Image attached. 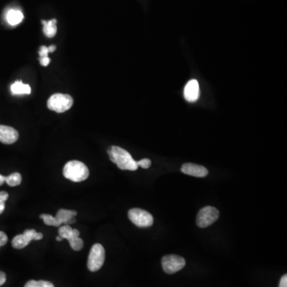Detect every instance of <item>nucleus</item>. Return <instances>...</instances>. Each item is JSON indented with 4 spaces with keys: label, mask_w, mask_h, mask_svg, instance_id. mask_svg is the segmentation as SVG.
I'll list each match as a JSON object with an SVG mask.
<instances>
[{
    "label": "nucleus",
    "mask_w": 287,
    "mask_h": 287,
    "mask_svg": "<svg viewBox=\"0 0 287 287\" xmlns=\"http://www.w3.org/2000/svg\"><path fill=\"white\" fill-rule=\"evenodd\" d=\"M9 195L7 191H0V215L2 214L5 209V202L8 200Z\"/></svg>",
    "instance_id": "20"
},
{
    "label": "nucleus",
    "mask_w": 287,
    "mask_h": 287,
    "mask_svg": "<svg viewBox=\"0 0 287 287\" xmlns=\"http://www.w3.org/2000/svg\"><path fill=\"white\" fill-rule=\"evenodd\" d=\"M162 267L165 272L173 274L182 270L185 267V259L177 255H168L161 259Z\"/></svg>",
    "instance_id": "7"
},
{
    "label": "nucleus",
    "mask_w": 287,
    "mask_h": 287,
    "mask_svg": "<svg viewBox=\"0 0 287 287\" xmlns=\"http://www.w3.org/2000/svg\"><path fill=\"white\" fill-rule=\"evenodd\" d=\"M7 281V276L5 273L0 271V286L4 285Z\"/></svg>",
    "instance_id": "26"
},
{
    "label": "nucleus",
    "mask_w": 287,
    "mask_h": 287,
    "mask_svg": "<svg viewBox=\"0 0 287 287\" xmlns=\"http://www.w3.org/2000/svg\"><path fill=\"white\" fill-rule=\"evenodd\" d=\"M44 238L42 233L37 232L34 229L25 230L22 235H18L12 239V247L15 249H23L29 245L30 241L41 240Z\"/></svg>",
    "instance_id": "9"
},
{
    "label": "nucleus",
    "mask_w": 287,
    "mask_h": 287,
    "mask_svg": "<svg viewBox=\"0 0 287 287\" xmlns=\"http://www.w3.org/2000/svg\"><path fill=\"white\" fill-rule=\"evenodd\" d=\"M105 259V252L102 244L96 243L90 250L87 267L91 272L98 271L103 266Z\"/></svg>",
    "instance_id": "4"
},
{
    "label": "nucleus",
    "mask_w": 287,
    "mask_h": 287,
    "mask_svg": "<svg viewBox=\"0 0 287 287\" xmlns=\"http://www.w3.org/2000/svg\"><path fill=\"white\" fill-rule=\"evenodd\" d=\"M24 287H55V285H53L51 281H44V280H40V281L30 280L25 284Z\"/></svg>",
    "instance_id": "18"
},
{
    "label": "nucleus",
    "mask_w": 287,
    "mask_h": 287,
    "mask_svg": "<svg viewBox=\"0 0 287 287\" xmlns=\"http://www.w3.org/2000/svg\"><path fill=\"white\" fill-rule=\"evenodd\" d=\"M39 62L41 66H47L51 62V59H50L49 57H46V58H39Z\"/></svg>",
    "instance_id": "24"
},
{
    "label": "nucleus",
    "mask_w": 287,
    "mask_h": 287,
    "mask_svg": "<svg viewBox=\"0 0 287 287\" xmlns=\"http://www.w3.org/2000/svg\"><path fill=\"white\" fill-rule=\"evenodd\" d=\"M11 90L13 94H29L31 92L30 86L23 84L22 81H15Z\"/></svg>",
    "instance_id": "16"
},
{
    "label": "nucleus",
    "mask_w": 287,
    "mask_h": 287,
    "mask_svg": "<svg viewBox=\"0 0 287 287\" xmlns=\"http://www.w3.org/2000/svg\"><path fill=\"white\" fill-rule=\"evenodd\" d=\"M40 218L44 220V223L47 224V225L54 226V227H60V226L62 225V224L57 220L55 216V217H53L51 215L43 214L40 216Z\"/></svg>",
    "instance_id": "19"
},
{
    "label": "nucleus",
    "mask_w": 287,
    "mask_h": 287,
    "mask_svg": "<svg viewBox=\"0 0 287 287\" xmlns=\"http://www.w3.org/2000/svg\"><path fill=\"white\" fill-rule=\"evenodd\" d=\"M278 287H287L286 274H284V275L281 277V280H280L279 286Z\"/></svg>",
    "instance_id": "25"
},
{
    "label": "nucleus",
    "mask_w": 287,
    "mask_h": 287,
    "mask_svg": "<svg viewBox=\"0 0 287 287\" xmlns=\"http://www.w3.org/2000/svg\"><path fill=\"white\" fill-rule=\"evenodd\" d=\"M132 223L139 227H151L153 224V217L149 212L141 209H132L128 213Z\"/></svg>",
    "instance_id": "8"
},
{
    "label": "nucleus",
    "mask_w": 287,
    "mask_h": 287,
    "mask_svg": "<svg viewBox=\"0 0 287 287\" xmlns=\"http://www.w3.org/2000/svg\"><path fill=\"white\" fill-rule=\"evenodd\" d=\"M90 175L87 166L78 160H71L66 163L63 168V176L65 178L73 182H81L87 180Z\"/></svg>",
    "instance_id": "2"
},
{
    "label": "nucleus",
    "mask_w": 287,
    "mask_h": 287,
    "mask_svg": "<svg viewBox=\"0 0 287 287\" xmlns=\"http://www.w3.org/2000/svg\"><path fill=\"white\" fill-rule=\"evenodd\" d=\"M56 240H57V241H62V238H61L60 236H58V237H57V238H56Z\"/></svg>",
    "instance_id": "29"
},
{
    "label": "nucleus",
    "mask_w": 287,
    "mask_h": 287,
    "mask_svg": "<svg viewBox=\"0 0 287 287\" xmlns=\"http://www.w3.org/2000/svg\"><path fill=\"white\" fill-rule=\"evenodd\" d=\"M48 50H49L50 53L54 52V51H55V50H56V47L54 45L50 46V47H48Z\"/></svg>",
    "instance_id": "28"
},
{
    "label": "nucleus",
    "mask_w": 287,
    "mask_h": 287,
    "mask_svg": "<svg viewBox=\"0 0 287 287\" xmlns=\"http://www.w3.org/2000/svg\"><path fill=\"white\" fill-rule=\"evenodd\" d=\"M23 20V14L19 10H10L7 14V21L10 25L16 26Z\"/></svg>",
    "instance_id": "15"
},
{
    "label": "nucleus",
    "mask_w": 287,
    "mask_h": 287,
    "mask_svg": "<svg viewBox=\"0 0 287 287\" xmlns=\"http://www.w3.org/2000/svg\"><path fill=\"white\" fill-rule=\"evenodd\" d=\"M5 178H6V177H4L3 175L0 174V186L3 185L5 183Z\"/></svg>",
    "instance_id": "27"
},
{
    "label": "nucleus",
    "mask_w": 287,
    "mask_h": 287,
    "mask_svg": "<svg viewBox=\"0 0 287 287\" xmlns=\"http://www.w3.org/2000/svg\"><path fill=\"white\" fill-rule=\"evenodd\" d=\"M58 234L62 239L66 238L69 241L70 247L73 251L79 252L83 249L84 242L81 238H79L80 232L78 230L73 229L70 225H64L59 227Z\"/></svg>",
    "instance_id": "5"
},
{
    "label": "nucleus",
    "mask_w": 287,
    "mask_h": 287,
    "mask_svg": "<svg viewBox=\"0 0 287 287\" xmlns=\"http://www.w3.org/2000/svg\"><path fill=\"white\" fill-rule=\"evenodd\" d=\"M5 182L11 186V187H15V186L19 185L22 182V176L19 173H14L10 175L5 178Z\"/></svg>",
    "instance_id": "17"
},
{
    "label": "nucleus",
    "mask_w": 287,
    "mask_h": 287,
    "mask_svg": "<svg viewBox=\"0 0 287 287\" xmlns=\"http://www.w3.org/2000/svg\"><path fill=\"white\" fill-rule=\"evenodd\" d=\"M77 213L76 211L60 209V210L57 212L55 218H56L57 220H58L61 224L65 223V225H70V224H73V223H75V216H77Z\"/></svg>",
    "instance_id": "13"
},
{
    "label": "nucleus",
    "mask_w": 287,
    "mask_h": 287,
    "mask_svg": "<svg viewBox=\"0 0 287 287\" xmlns=\"http://www.w3.org/2000/svg\"><path fill=\"white\" fill-rule=\"evenodd\" d=\"M110 160L116 163V166L121 170L136 171L138 169L137 161L132 157L130 152L124 148L118 146H111L108 149Z\"/></svg>",
    "instance_id": "1"
},
{
    "label": "nucleus",
    "mask_w": 287,
    "mask_h": 287,
    "mask_svg": "<svg viewBox=\"0 0 287 287\" xmlns=\"http://www.w3.org/2000/svg\"><path fill=\"white\" fill-rule=\"evenodd\" d=\"M19 139V133L17 130L10 126L0 125V142L12 145Z\"/></svg>",
    "instance_id": "10"
},
{
    "label": "nucleus",
    "mask_w": 287,
    "mask_h": 287,
    "mask_svg": "<svg viewBox=\"0 0 287 287\" xmlns=\"http://www.w3.org/2000/svg\"><path fill=\"white\" fill-rule=\"evenodd\" d=\"M184 98L188 102H195L199 97V86L197 80H191L184 87Z\"/></svg>",
    "instance_id": "12"
},
{
    "label": "nucleus",
    "mask_w": 287,
    "mask_h": 287,
    "mask_svg": "<svg viewBox=\"0 0 287 287\" xmlns=\"http://www.w3.org/2000/svg\"><path fill=\"white\" fill-rule=\"evenodd\" d=\"M8 235L4 231H0V248L4 246L8 242Z\"/></svg>",
    "instance_id": "23"
},
{
    "label": "nucleus",
    "mask_w": 287,
    "mask_h": 287,
    "mask_svg": "<svg viewBox=\"0 0 287 287\" xmlns=\"http://www.w3.org/2000/svg\"><path fill=\"white\" fill-rule=\"evenodd\" d=\"M220 212L212 206H207L199 211L196 218V224L200 228H205L212 225L219 219Z\"/></svg>",
    "instance_id": "6"
},
{
    "label": "nucleus",
    "mask_w": 287,
    "mask_h": 287,
    "mask_svg": "<svg viewBox=\"0 0 287 287\" xmlns=\"http://www.w3.org/2000/svg\"><path fill=\"white\" fill-rule=\"evenodd\" d=\"M44 25V33L48 38H53L57 33V20L55 19L50 21L42 20Z\"/></svg>",
    "instance_id": "14"
},
{
    "label": "nucleus",
    "mask_w": 287,
    "mask_h": 287,
    "mask_svg": "<svg viewBox=\"0 0 287 287\" xmlns=\"http://www.w3.org/2000/svg\"><path fill=\"white\" fill-rule=\"evenodd\" d=\"M137 165L138 167L143 168V169H148L152 165V161L149 159H142L139 161H137Z\"/></svg>",
    "instance_id": "21"
},
{
    "label": "nucleus",
    "mask_w": 287,
    "mask_h": 287,
    "mask_svg": "<svg viewBox=\"0 0 287 287\" xmlns=\"http://www.w3.org/2000/svg\"><path fill=\"white\" fill-rule=\"evenodd\" d=\"M49 53L48 47H45V46H42V47H40L39 51H38V54H39V58L48 57V54H49Z\"/></svg>",
    "instance_id": "22"
},
{
    "label": "nucleus",
    "mask_w": 287,
    "mask_h": 287,
    "mask_svg": "<svg viewBox=\"0 0 287 287\" xmlns=\"http://www.w3.org/2000/svg\"><path fill=\"white\" fill-rule=\"evenodd\" d=\"M73 99L69 94H53L47 102V106L51 110L62 113L69 110L73 106Z\"/></svg>",
    "instance_id": "3"
},
{
    "label": "nucleus",
    "mask_w": 287,
    "mask_h": 287,
    "mask_svg": "<svg viewBox=\"0 0 287 287\" xmlns=\"http://www.w3.org/2000/svg\"><path fill=\"white\" fill-rule=\"evenodd\" d=\"M181 172L188 176L199 178H203L209 175V171L206 168L191 163H184L181 167Z\"/></svg>",
    "instance_id": "11"
}]
</instances>
